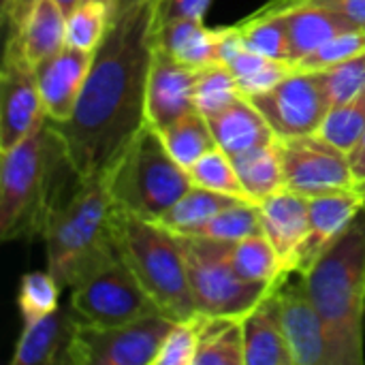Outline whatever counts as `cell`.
<instances>
[{
	"instance_id": "26",
	"label": "cell",
	"mask_w": 365,
	"mask_h": 365,
	"mask_svg": "<svg viewBox=\"0 0 365 365\" xmlns=\"http://www.w3.org/2000/svg\"><path fill=\"white\" fill-rule=\"evenodd\" d=\"M195 365H246L242 319L199 314V349Z\"/></svg>"
},
{
	"instance_id": "21",
	"label": "cell",
	"mask_w": 365,
	"mask_h": 365,
	"mask_svg": "<svg viewBox=\"0 0 365 365\" xmlns=\"http://www.w3.org/2000/svg\"><path fill=\"white\" fill-rule=\"evenodd\" d=\"M75 325V312L60 308L38 321L24 323V331L15 344L11 365L62 364Z\"/></svg>"
},
{
	"instance_id": "38",
	"label": "cell",
	"mask_w": 365,
	"mask_h": 365,
	"mask_svg": "<svg viewBox=\"0 0 365 365\" xmlns=\"http://www.w3.org/2000/svg\"><path fill=\"white\" fill-rule=\"evenodd\" d=\"M199 349V314L188 321H175L156 353L154 365H195Z\"/></svg>"
},
{
	"instance_id": "24",
	"label": "cell",
	"mask_w": 365,
	"mask_h": 365,
	"mask_svg": "<svg viewBox=\"0 0 365 365\" xmlns=\"http://www.w3.org/2000/svg\"><path fill=\"white\" fill-rule=\"evenodd\" d=\"M225 28H205L201 19H169L154 24V45L186 66L203 68L218 62Z\"/></svg>"
},
{
	"instance_id": "6",
	"label": "cell",
	"mask_w": 365,
	"mask_h": 365,
	"mask_svg": "<svg viewBox=\"0 0 365 365\" xmlns=\"http://www.w3.org/2000/svg\"><path fill=\"white\" fill-rule=\"evenodd\" d=\"M58 141L43 122L13 148L0 152V237H24L32 227H43L49 188L51 154Z\"/></svg>"
},
{
	"instance_id": "42",
	"label": "cell",
	"mask_w": 365,
	"mask_h": 365,
	"mask_svg": "<svg viewBox=\"0 0 365 365\" xmlns=\"http://www.w3.org/2000/svg\"><path fill=\"white\" fill-rule=\"evenodd\" d=\"M351 165H353V171L357 175L359 182L365 180V135L361 137V141L355 145V150L351 152Z\"/></svg>"
},
{
	"instance_id": "1",
	"label": "cell",
	"mask_w": 365,
	"mask_h": 365,
	"mask_svg": "<svg viewBox=\"0 0 365 365\" xmlns=\"http://www.w3.org/2000/svg\"><path fill=\"white\" fill-rule=\"evenodd\" d=\"M156 0H137L118 13L86 77L71 118L45 120L77 182L101 178L139 135L152 60Z\"/></svg>"
},
{
	"instance_id": "14",
	"label": "cell",
	"mask_w": 365,
	"mask_h": 365,
	"mask_svg": "<svg viewBox=\"0 0 365 365\" xmlns=\"http://www.w3.org/2000/svg\"><path fill=\"white\" fill-rule=\"evenodd\" d=\"M197 71L182 64L169 51L154 45L145 90V120L152 128H163L195 109Z\"/></svg>"
},
{
	"instance_id": "22",
	"label": "cell",
	"mask_w": 365,
	"mask_h": 365,
	"mask_svg": "<svg viewBox=\"0 0 365 365\" xmlns=\"http://www.w3.org/2000/svg\"><path fill=\"white\" fill-rule=\"evenodd\" d=\"M218 62L231 68L244 96H257L272 90L293 71V66L284 60H274L246 49L237 34V26L225 28L218 49Z\"/></svg>"
},
{
	"instance_id": "20",
	"label": "cell",
	"mask_w": 365,
	"mask_h": 365,
	"mask_svg": "<svg viewBox=\"0 0 365 365\" xmlns=\"http://www.w3.org/2000/svg\"><path fill=\"white\" fill-rule=\"evenodd\" d=\"M265 9L284 13L291 66H295L302 58H306L314 49H319L331 36L346 32V30H355V26L346 17L338 15L336 11H329L325 6H317V4H306V2L289 4V6L267 4Z\"/></svg>"
},
{
	"instance_id": "9",
	"label": "cell",
	"mask_w": 365,
	"mask_h": 365,
	"mask_svg": "<svg viewBox=\"0 0 365 365\" xmlns=\"http://www.w3.org/2000/svg\"><path fill=\"white\" fill-rule=\"evenodd\" d=\"M173 323L163 314L115 327H96L77 319L62 365H154Z\"/></svg>"
},
{
	"instance_id": "32",
	"label": "cell",
	"mask_w": 365,
	"mask_h": 365,
	"mask_svg": "<svg viewBox=\"0 0 365 365\" xmlns=\"http://www.w3.org/2000/svg\"><path fill=\"white\" fill-rule=\"evenodd\" d=\"M186 171H188V178H190L192 186H201V188H207V190H214V192L229 195V197L252 203L248 192L242 186V180L237 175L233 158L220 148H214L207 154H203Z\"/></svg>"
},
{
	"instance_id": "43",
	"label": "cell",
	"mask_w": 365,
	"mask_h": 365,
	"mask_svg": "<svg viewBox=\"0 0 365 365\" xmlns=\"http://www.w3.org/2000/svg\"><path fill=\"white\" fill-rule=\"evenodd\" d=\"M109 9H111V13H113V17L118 15V13H122V11H126L128 6H133L137 0H103Z\"/></svg>"
},
{
	"instance_id": "3",
	"label": "cell",
	"mask_w": 365,
	"mask_h": 365,
	"mask_svg": "<svg viewBox=\"0 0 365 365\" xmlns=\"http://www.w3.org/2000/svg\"><path fill=\"white\" fill-rule=\"evenodd\" d=\"M113 214L115 203L105 175L77 182V190L66 201L47 207L41 233L47 269L60 289H68L96 257L113 246Z\"/></svg>"
},
{
	"instance_id": "13",
	"label": "cell",
	"mask_w": 365,
	"mask_h": 365,
	"mask_svg": "<svg viewBox=\"0 0 365 365\" xmlns=\"http://www.w3.org/2000/svg\"><path fill=\"white\" fill-rule=\"evenodd\" d=\"M6 45L19 51L32 66L66 45V13L56 0H11L2 9Z\"/></svg>"
},
{
	"instance_id": "12",
	"label": "cell",
	"mask_w": 365,
	"mask_h": 365,
	"mask_svg": "<svg viewBox=\"0 0 365 365\" xmlns=\"http://www.w3.org/2000/svg\"><path fill=\"white\" fill-rule=\"evenodd\" d=\"M47 120L34 66L4 47L0 73V152L13 148Z\"/></svg>"
},
{
	"instance_id": "11",
	"label": "cell",
	"mask_w": 365,
	"mask_h": 365,
	"mask_svg": "<svg viewBox=\"0 0 365 365\" xmlns=\"http://www.w3.org/2000/svg\"><path fill=\"white\" fill-rule=\"evenodd\" d=\"M278 139L319 133L329 109V96L319 73L293 68L272 90L248 96Z\"/></svg>"
},
{
	"instance_id": "29",
	"label": "cell",
	"mask_w": 365,
	"mask_h": 365,
	"mask_svg": "<svg viewBox=\"0 0 365 365\" xmlns=\"http://www.w3.org/2000/svg\"><path fill=\"white\" fill-rule=\"evenodd\" d=\"M235 203H242V199L220 195V192H214V190H207L201 186H192L173 207H169L163 214V218L158 222L165 225L167 229H171L173 233L188 235L190 231H195L197 227H201L203 222H207L210 218H214L216 214H220L222 210H227Z\"/></svg>"
},
{
	"instance_id": "41",
	"label": "cell",
	"mask_w": 365,
	"mask_h": 365,
	"mask_svg": "<svg viewBox=\"0 0 365 365\" xmlns=\"http://www.w3.org/2000/svg\"><path fill=\"white\" fill-rule=\"evenodd\" d=\"M317 4L325 6L329 11H336L338 15L346 17L355 28L365 30V0H272V6H289V4Z\"/></svg>"
},
{
	"instance_id": "45",
	"label": "cell",
	"mask_w": 365,
	"mask_h": 365,
	"mask_svg": "<svg viewBox=\"0 0 365 365\" xmlns=\"http://www.w3.org/2000/svg\"><path fill=\"white\" fill-rule=\"evenodd\" d=\"M357 188H359V190H361V195H364V210H365V180L357 184Z\"/></svg>"
},
{
	"instance_id": "40",
	"label": "cell",
	"mask_w": 365,
	"mask_h": 365,
	"mask_svg": "<svg viewBox=\"0 0 365 365\" xmlns=\"http://www.w3.org/2000/svg\"><path fill=\"white\" fill-rule=\"evenodd\" d=\"M212 0H156L154 24H165L169 19H201L205 17Z\"/></svg>"
},
{
	"instance_id": "39",
	"label": "cell",
	"mask_w": 365,
	"mask_h": 365,
	"mask_svg": "<svg viewBox=\"0 0 365 365\" xmlns=\"http://www.w3.org/2000/svg\"><path fill=\"white\" fill-rule=\"evenodd\" d=\"M319 75L329 96L331 109L346 103L349 98H353L359 90L365 88V51L331 68L319 71Z\"/></svg>"
},
{
	"instance_id": "8",
	"label": "cell",
	"mask_w": 365,
	"mask_h": 365,
	"mask_svg": "<svg viewBox=\"0 0 365 365\" xmlns=\"http://www.w3.org/2000/svg\"><path fill=\"white\" fill-rule=\"evenodd\" d=\"M180 240L199 314L242 319L276 287L242 278L229 259L231 242L192 235H180Z\"/></svg>"
},
{
	"instance_id": "34",
	"label": "cell",
	"mask_w": 365,
	"mask_h": 365,
	"mask_svg": "<svg viewBox=\"0 0 365 365\" xmlns=\"http://www.w3.org/2000/svg\"><path fill=\"white\" fill-rule=\"evenodd\" d=\"M237 96H242L240 83L227 64L214 62V64H207L197 71L195 109L201 111L205 118L222 111Z\"/></svg>"
},
{
	"instance_id": "2",
	"label": "cell",
	"mask_w": 365,
	"mask_h": 365,
	"mask_svg": "<svg viewBox=\"0 0 365 365\" xmlns=\"http://www.w3.org/2000/svg\"><path fill=\"white\" fill-rule=\"evenodd\" d=\"M302 284L327 327L336 365H364L365 210L302 274Z\"/></svg>"
},
{
	"instance_id": "17",
	"label": "cell",
	"mask_w": 365,
	"mask_h": 365,
	"mask_svg": "<svg viewBox=\"0 0 365 365\" xmlns=\"http://www.w3.org/2000/svg\"><path fill=\"white\" fill-rule=\"evenodd\" d=\"M263 235L280 255L284 267L297 274L299 257L310 231L308 197H302L289 188L267 197L259 203Z\"/></svg>"
},
{
	"instance_id": "33",
	"label": "cell",
	"mask_w": 365,
	"mask_h": 365,
	"mask_svg": "<svg viewBox=\"0 0 365 365\" xmlns=\"http://www.w3.org/2000/svg\"><path fill=\"white\" fill-rule=\"evenodd\" d=\"M259 233H263L259 205L242 201L222 210L220 214H216L214 218H210L188 235L216 240V242H240L244 237L259 235Z\"/></svg>"
},
{
	"instance_id": "10",
	"label": "cell",
	"mask_w": 365,
	"mask_h": 365,
	"mask_svg": "<svg viewBox=\"0 0 365 365\" xmlns=\"http://www.w3.org/2000/svg\"><path fill=\"white\" fill-rule=\"evenodd\" d=\"M280 145L289 190L310 199L357 188L359 180L353 171L351 154L321 133L280 139Z\"/></svg>"
},
{
	"instance_id": "19",
	"label": "cell",
	"mask_w": 365,
	"mask_h": 365,
	"mask_svg": "<svg viewBox=\"0 0 365 365\" xmlns=\"http://www.w3.org/2000/svg\"><path fill=\"white\" fill-rule=\"evenodd\" d=\"M282 282H278L248 314L242 317L246 365H293L282 325Z\"/></svg>"
},
{
	"instance_id": "30",
	"label": "cell",
	"mask_w": 365,
	"mask_h": 365,
	"mask_svg": "<svg viewBox=\"0 0 365 365\" xmlns=\"http://www.w3.org/2000/svg\"><path fill=\"white\" fill-rule=\"evenodd\" d=\"M242 45L261 56L289 62V34L282 11L261 9L252 17L235 24Z\"/></svg>"
},
{
	"instance_id": "16",
	"label": "cell",
	"mask_w": 365,
	"mask_h": 365,
	"mask_svg": "<svg viewBox=\"0 0 365 365\" xmlns=\"http://www.w3.org/2000/svg\"><path fill=\"white\" fill-rule=\"evenodd\" d=\"M92 56L94 53L64 45L60 51L34 66L47 120L62 122L71 118L90 73Z\"/></svg>"
},
{
	"instance_id": "15",
	"label": "cell",
	"mask_w": 365,
	"mask_h": 365,
	"mask_svg": "<svg viewBox=\"0 0 365 365\" xmlns=\"http://www.w3.org/2000/svg\"><path fill=\"white\" fill-rule=\"evenodd\" d=\"M282 325L293 365H336L327 327L302 280L280 284Z\"/></svg>"
},
{
	"instance_id": "18",
	"label": "cell",
	"mask_w": 365,
	"mask_h": 365,
	"mask_svg": "<svg viewBox=\"0 0 365 365\" xmlns=\"http://www.w3.org/2000/svg\"><path fill=\"white\" fill-rule=\"evenodd\" d=\"M308 212H310V231H308V240L304 244L299 265H297L299 276L364 212V195L359 188H351V190H340L331 195L310 197Z\"/></svg>"
},
{
	"instance_id": "27",
	"label": "cell",
	"mask_w": 365,
	"mask_h": 365,
	"mask_svg": "<svg viewBox=\"0 0 365 365\" xmlns=\"http://www.w3.org/2000/svg\"><path fill=\"white\" fill-rule=\"evenodd\" d=\"M154 130L160 135V139H163L167 152L173 156V160H178L184 169L195 165L210 150L218 148L207 118L197 109H192V111L184 113L182 118H178L175 122H171L163 128H154Z\"/></svg>"
},
{
	"instance_id": "28",
	"label": "cell",
	"mask_w": 365,
	"mask_h": 365,
	"mask_svg": "<svg viewBox=\"0 0 365 365\" xmlns=\"http://www.w3.org/2000/svg\"><path fill=\"white\" fill-rule=\"evenodd\" d=\"M229 259L233 269L250 282H263L274 287L291 276L280 255L263 233L244 237L240 242H231Z\"/></svg>"
},
{
	"instance_id": "35",
	"label": "cell",
	"mask_w": 365,
	"mask_h": 365,
	"mask_svg": "<svg viewBox=\"0 0 365 365\" xmlns=\"http://www.w3.org/2000/svg\"><path fill=\"white\" fill-rule=\"evenodd\" d=\"M319 133L351 154L365 135V88L346 103L329 109Z\"/></svg>"
},
{
	"instance_id": "46",
	"label": "cell",
	"mask_w": 365,
	"mask_h": 365,
	"mask_svg": "<svg viewBox=\"0 0 365 365\" xmlns=\"http://www.w3.org/2000/svg\"><path fill=\"white\" fill-rule=\"evenodd\" d=\"M9 2H11V0H0V9H4V6H6Z\"/></svg>"
},
{
	"instance_id": "31",
	"label": "cell",
	"mask_w": 365,
	"mask_h": 365,
	"mask_svg": "<svg viewBox=\"0 0 365 365\" xmlns=\"http://www.w3.org/2000/svg\"><path fill=\"white\" fill-rule=\"evenodd\" d=\"M113 21L111 9L103 0H81L68 15L64 38L68 47L94 53Z\"/></svg>"
},
{
	"instance_id": "23",
	"label": "cell",
	"mask_w": 365,
	"mask_h": 365,
	"mask_svg": "<svg viewBox=\"0 0 365 365\" xmlns=\"http://www.w3.org/2000/svg\"><path fill=\"white\" fill-rule=\"evenodd\" d=\"M207 122L214 133L216 145L225 150L229 156H237L257 145L278 139L267 120L263 118V113L244 94L237 96L222 111L210 115Z\"/></svg>"
},
{
	"instance_id": "25",
	"label": "cell",
	"mask_w": 365,
	"mask_h": 365,
	"mask_svg": "<svg viewBox=\"0 0 365 365\" xmlns=\"http://www.w3.org/2000/svg\"><path fill=\"white\" fill-rule=\"evenodd\" d=\"M231 158L235 163L242 186L248 192L252 203L259 205L267 197L287 188L280 139L257 145V148L242 152L237 156H231Z\"/></svg>"
},
{
	"instance_id": "4",
	"label": "cell",
	"mask_w": 365,
	"mask_h": 365,
	"mask_svg": "<svg viewBox=\"0 0 365 365\" xmlns=\"http://www.w3.org/2000/svg\"><path fill=\"white\" fill-rule=\"evenodd\" d=\"M113 244L163 317L188 321L199 314L178 233L115 207Z\"/></svg>"
},
{
	"instance_id": "5",
	"label": "cell",
	"mask_w": 365,
	"mask_h": 365,
	"mask_svg": "<svg viewBox=\"0 0 365 365\" xmlns=\"http://www.w3.org/2000/svg\"><path fill=\"white\" fill-rule=\"evenodd\" d=\"M105 180L115 207L145 220H160L192 188L188 171L173 160L152 126L139 130Z\"/></svg>"
},
{
	"instance_id": "44",
	"label": "cell",
	"mask_w": 365,
	"mask_h": 365,
	"mask_svg": "<svg viewBox=\"0 0 365 365\" xmlns=\"http://www.w3.org/2000/svg\"><path fill=\"white\" fill-rule=\"evenodd\" d=\"M56 2H58V4H60V9L68 15V13H71V11H73L81 0H56Z\"/></svg>"
},
{
	"instance_id": "36",
	"label": "cell",
	"mask_w": 365,
	"mask_h": 365,
	"mask_svg": "<svg viewBox=\"0 0 365 365\" xmlns=\"http://www.w3.org/2000/svg\"><path fill=\"white\" fill-rule=\"evenodd\" d=\"M60 291L62 289L49 269L47 272H28L21 278L19 293H17V306H19L24 323H32V321H38V319L56 312Z\"/></svg>"
},
{
	"instance_id": "37",
	"label": "cell",
	"mask_w": 365,
	"mask_h": 365,
	"mask_svg": "<svg viewBox=\"0 0 365 365\" xmlns=\"http://www.w3.org/2000/svg\"><path fill=\"white\" fill-rule=\"evenodd\" d=\"M365 51V30H346L329 41H325L319 49L302 58L293 68L306 71V73H319L325 68H331L344 60H351Z\"/></svg>"
},
{
	"instance_id": "7",
	"label": "cell",
	"mask_w": 365,
	"mask_h": 365,
	"mask_svg": "<svg viewBox=\"0 0 365 365\" xmlns=\"http://www.w3.org/2000/svg\"><path fill=\"white\" fill-rule=\"evenodd\" d=\"M68 291L71 310L88 325L115 327L160 314L158 306L120 257L115 244L96 257L73 280Z\"/></svg>"
}]
</instances>
